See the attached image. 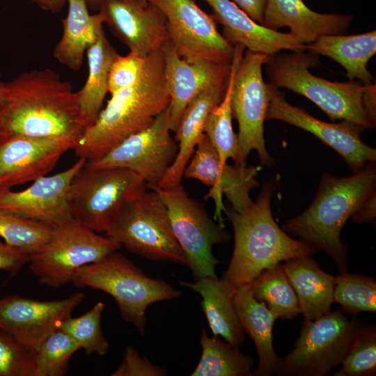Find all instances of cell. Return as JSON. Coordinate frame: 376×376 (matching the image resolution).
Listing matches in <instances>:
<instances>
[{"label":"cell","instance_id":"obj_1","mask_svg":"<svg viewBox=\"0 0 376 376\" xmlns=\"http://www.w3.org/2000/svg\"><path fill=\"white\" fill-rule=\"evenodd\" d=\"M87 127L77 92L56 71L33 69L5 82L2 136L61 139L74 146Z\"/></svg>","mask_w":376,"mask_h":376},{"label":"cell","instance_id":"obj_2","mask_svg":"<svg viewBox=\"0 0 376 376\" xmlns=\"http://www.w3.org/2000/svg\"><path fill=\"white\" fill-rule=\"evenodd\" d=\"M169 103L162 48L147 57L134 84L111 95L72 150L88 162L97 161L130 136L150 127Z\"/></svg>","mask_w":376,"mask_h":376},{"label":"cell","instance_id":"obj_3","mask_svg":"<svg viewBox=\"0 0 376 376\" xmlns=\"http://www.w3.org/2000/svg\"><path fill=\"white\" fill-rule=\"evenodd\" d=\"M370 162L348 177L325 173L311 205L287 221L283 230L308 245L324 251L339 271L347 272V246L340 232L352 215L376 194V167Z\"/></svg>","mask_w":376,"mask_h":376},{"label":"cell","instance_id":"obj_4","mask_svg":"<svg viewBox=\"0 0 376 376\" xmlns=\"http://www.w3.org/2000/svg\"><path fill=\"white\" fill-rule=\"evenodd\" d=\"M274 180L264 183L253 205L238 212L226 209L234 231V249L222 279L233 288L249 284L263 271L282 261L311 256L313 251L301 240L290 237L275 221L271 199Z\"/></svg>","mask_w":376,"mask_h":376},{"label":"cell","instance_id":"obj_5","mask_svg":"<svg viewBox=\"0 0 376 376\" xmlns=\"http://www.w3.org/2000/svg\"><path fill=\"white\" fill-rule=\"evenodd\" d=\"M320 62L318 54L304 51L276 53L265 63L270 84L302 95L331 120H347L373 129L376 123V86L359 81H330L316 77L309 68Z\"/></svg>","mask_w":376,"mask_h":376},{"label":"cell","instance_id":"obj_6","mask_svg":"<svg viewBox=\"0 0 376 376\" xmlns=\"http://www.w3.org/2000/svg\"><path fill=\"white\" fill-rule=\"evenodd\" d=\"M72 283L77 288L100 290L113 297L121 318L133 324L142 336L145 334L147 308L181 295L166 281L146 275L117 251L79 268Z\"/></svg>","mask_w":376,"mask_h":376},{"label":"cell","instance_id":"obj_7","mask_svg":"<svg viewBox=\"0 0 376 376\" xmlns=\"http://www.w3.org/2000/svg\"><path fill=\"white\" fill-rule=\"evenodd\" d=\"M146 190V181L130 169L93 167L86 162L71 181L68 203L76 221L105 233L123 207Z\"/></svg>","mask_w":376,"mask_h":376},{"label":"cell","instance_id":"obj_8","mask_svg":"<svg viewBox=\"0 0 376 376\" xmlns=\"http://www.w3.org/2000/svg\"><path fill=\"white\" fill-rule=\"evenodd\" d=\"M362 320L349 318L340 310L329 311L302 324L295 348L280 359L276 374L281 376H322L341 363Z\"/></svg>","mask_w":376,"mask_h":376},{"label":"cell","instance_id":"obj_9","mask_svg":"<svg viewBox=\"0 0 376 376\" xmlns=\"http://www.w3.org/2000/svg\"><path fill=\"white\" fill-rule=\"evenodd\" d=\"M104 235L150 260L187 265L167 208L152 189L127 204Z\"/></svg>","mask_w":376,"mask_h":376},{"label":"cell","instance_id":"obj_10","mask_svg":"<svg viewBox=\"0 0 376 376\" xmlns=\"http://www.w3.org/2000/svg\"><path fill=\"white\" fill-rule=\"evenodd\" d=\"M121 246L72 220L52 228L48 240L30 255V269L42 285L59 288L72 283L81 267L97 262Z\"/></svg>","mask_w":376,"mask_h":376},{"label":"cell","instance_id":"obj_11","mask_svg":"<svg viewBox=\"0 0 376 376\" xmlns=\"http://www.w3.org/2000/svg\"><path fill=\"white\" fill-rule=\"evenodd\" d=\"M147 188L155 191L166 205L173 232L195 280L217 278L215 267L219 262L212 253V247L229 240L224 227L210 219L181 183L169 189L152 185H147Z\"/></svg>","mask_w":376,"mask_h":376},{"label":"cell","instance_id":"obj_12","mask_svg":"<svg viewBox=\"0 0 376 376\" xmlns=\"http://www.w3.org/2000/svg\"><path fill=\"white\" fill-rule=\"evenodd\" d=\"M270 55L246 50L236 71L231 95L233 117L238 123V140L246 158L256 150L263 166L270 167L274 159L269 155L264 139V122L274 92L278 89L265 83L262 66Z\"/></svg>","mask_w":376,"mask_h":376},{"label":"cell","instance_id":"obj_13","mask_svg":"<svg viewBox=\"0 0 376 376\" xmlns=\"http://www.w3.org/2000/svg\"><path fill=\"white\" fill-rule=\"evenodd\" d=\"M164 14L169 40L188 63L202 61L230 65L234 45L217 30L212 15L194 0H150Z\"/></svg>","mask_w":376,"mask_h":376},{"label":"cell","instance_id":"obj_14","mask_svg":"<svg viewBox=\"0 0 376 376\" xmlns=\"http://www.w3.org/2000/svg\"><path fill=\"white\" fill-rule=\"evenodd\" d=\"M171 131L168 107L150 127L130 136L99 160L86 164L93 167L126 168L139 175L147 185L159 186L178 152Z\"/></svg>","mask_w":376,"mask_h":376},{"label":"cell","instance_id":"obj_15","mask_svg":"<svg viewBox=\"0 0 376 376\" xmlns=\"http://www.w3.org/2000/svg\"><path fill=\"white\" fill-rule=\"evenodd\" d=\"M260 167L246 164L221 166L217 150L204 134L187 164L183 178L196 179L211 187L206 198H212L216 204L214 220L224 226L221 212L225 211L221 196L224 194L232 208L241 212L251 207L250 191L259 186L256 179Z\"/></svg>","mask_w":376,"mask_h":376},{"label":"cell","instance_id":"obj_16","mask_svg":"<svg viewBox=\"0 0 376 376\" xmlns=\"http://www.w3.org/2000/svg\"><path fill=\"white\" fill-rule=\"evenodd\" d=\"M79 292L61 299L40 301L19 295L0 299V329L35 351L84 299Z\"/></svg>","mask_w":376,"mask_h":376},{"label":"cell","instance_id":"obj_17","mask_svg":"<svg viewBox=\"0 0 376 376\" xmlns=\"http://www.w3.org/2000/svg\"><path fill=\"white\" fill-rule=\"evenodd\" d=\"M84 158L56 174L43 176L22 191L0 189V211L40 221L52 228L75 220L68 194L75 175L86 164Z\"/></svg>","mask_w":376,"mask_h":376},{"label":"cell","instance_id":"obj_18","mask_svg":"<svg viewBox=\"0 0 376 376\" xmlns=\"http://www.w3.org/2000/svg\"><path fill=\"white\" fill-rule=\"evenodd\" d=\"M265 120H281L313 134L340 155L354 172L376 160L375 148L361 139L363 127L347 120L330 123L317 119L303 108L290 104L278 89L269 102Z\"/></svg>","mask_w":376,"mask_h":376},{"label":"cell","instance_id":"obj_19","mask_svg":"<svg viewBox=\"0 0 376 376\" xmlns=\"http://www.w3.org/2000/svg\"><path fill=\"white\" fill-rule=\"evenodd\" d=\"M98 12L130 53L146 58L169 40L166 18L150 1L102 0Z\"/></svg>","mask_w":376,"mask_h":376},{"label":"cell","instance_id":"obj_20","mask_svg":"<svg viewBox=\"0 0 376 376\" xmlns=\"http://www.w3.org/2000/svg\"><path fill=\"white\" fill-rule=\"evenodd\" d=\"M72 143L19 136L0 139V189H9L47 175Z\"/></svg>","mask_w":376,"mask_h":376},{"label":"cell","instance_id":"obj_21","mask_svg":"<svg viewBox=\"0 0 376 376\" xmlns=\"http://www.w3.org/2000/svg\"><path fill=\"white\" fill-rule=\"evenodd\" d=\"M162 51L165 83L170 97V126L175 132L188 104L205 88L228 80L230 65L207 61L188 63L177 54L170 40Z\"/></svg>","mask_w":376,"mask_h":376},{"label":"cell","instance_id":"obj_22","mask_svg":"<svg viewBox=\"0 0 376 376\" xmlns=\"http://www.w3.org/2000/svg\"><path fill=\"white\" fill-rule=\"evenodd\" d=\"M212 9L214 21L223 26V36L232 45L273 55L281 50L304 51L306 45L290 33L273 31L253 20L230 0H204Z\"/></svg>","mask_w":376,"mask_h":376},{"label":"cell","instance_id":"obj_23","mask_svg":"<svg viewBox=\"0 0 376 376\" xmlns=\"http://www.w3.org/2000/svg\"><path fill=\"white\" fill-rule=\"evenodd\" d=\"M352 20L351 15L316 13L302 0H267L263 24L278 31L287 26L303 44H311L322 36L343 35Z\"/></svg>","mask_w":376,"mask_h":376},{"label":"cell","instance_id":"obj_24","mask_svg":"<svg viewBox=\"0 0 376 376\" xmlns=\"http://www.w3.org/2000/svg\"><path fill=\"white\" fill-rule=\"evenodd\" d=\"M228 81L229 79L205 88L186 107L175 132L174 139L178 143V152L159 185L160 188L169 189L181 183L184 170L204 134L206 119L224 99Z\"/></svg>","mask_w":376,"mask_h":376},{"label":"cell","instance_id":"obj_25","mask_svg":"<svg viewBox=\"0 0 376 376\" xmlns=\"http://www.w3.org/2000/svg\"><path fill=\"white\" fill-rule=\"evenodd\" d=\"M234 304L241 326L252 338L258 354V365L252 375L276 374L280 358L273 347V326L278 318L266 306L253 295L249 284L236 288Z\"/></svg>","mask_w":376,"mask_h":376},{"label":"cell","instance_id":"obj_26","mask_svg":"<svg viewBox=\"0 0 376 376\" xmlns=\"http://www.w3.org/2000/svg\"><path fill=\"white\" fill-rule=\"evenodd\" d=\"M283 265L306 320H313L331 310L335 277L322 271L311 256L293 258Z\"/></svg>","mask_w":376,"mask_h":376},{"label":"cell","instance_id":"obj_27","mask_svg":"<svg viewBox=\"0 0 376 376\" xmlns=\"http://www.w3.org/2000/svg\"><path fill=\"white\" fill-rule=\"evenodd\" d=\"M179 282L201 296V305L213 336H220L236 347L243 343L244 330L234 304V288L223 279L212 277L201 278L194 282Z\"/></svg>","mask_w":376,"mask_h":376},{"label":"cell","instance_id":"obj_28","mask_svg":"<svg viewBox=\"0 0 376 376\" xmlns=\"http://www.w3.org/2000/svg\"><path fill=\"white\" fill-rule=\"evenodd\" d=\"M66 17L62 19L63 33L53 51L54 58L72 71L82 66L87 49L103 28L100 12L91 15L86 0H67Z\"/></svg>","mask_w":376,"mask_h":376},{"label":"cell","instance_id":"obj_29","mask_svg":"<svg viewBox=\"0 0 376 376\" xmlns=\"http://www.w3.org/2000/svg\"><path fill=\"white\" fill-rule=\"evenodd\" d=\"M306 49L338 62L346 70L349 80L358 79L363 84L368 85L374 79L367 65L376 53L375 30L350 36H324L306 45Z\"/></svg>","mask_w":376,"mask_h":376},{"label":"cell","instance_id":"obj_30","mask_svg":"<svg viewBox=\"0 0 376 376\" xmlns=\"http://www.w3.org/2000/svg\"><path fill=\"white\" fill-rule=\"evenodd\" d=\"M88 73L79 91L78 101L81 116L88 127L97 120L108 93V79L111 64L119 55L107 40L104 29L86 50Z\"/></svg>","mask_w":376,"mask_h":376},{"label":"cell","instance_id":"obj_31","mask_svg":"<svg viewBox=\"0 0 376 376\" xmlns=\"http://www.w3.org/2000/svg\"><path fill=\"white\" fill-rule=\"evenodd\" d=\"M245 47L234 45V54L230 64V72L226 92L221 103L208 115L204 125V134L217 152L221 166L232 159L235 164H246L237 134L232 125L231 95L234 78L243 56Z\"/></svg>","mask_w":376,"mask_h":376},{"label":"cell","instance_id":"obj_32","mask_svg":"<svg viewBox=\"0 0 376 376\" xmlns=\"http://www.w3.org/2000/svg\"><path fill=\"white\" fill-rule=\"evenodd\" d=\"M202 347L201 359L191 376H249L254 359L242 353L238 347L217 336L210 337L203 329L199 339Z\"/></svg>","mask_w":376,"mask_h":376},{"label":"cell","instance_id":"obj_33","mask_svg":"<svg viewBox=\"0 0 376 376\" xmlns=\"http://www.w3.org/2000/svg\"><path fill=\"white\" fill-rule=\"evenodd\" d=\"M253 297L283 320L295 318L300 312L298 299L285 272L278 264L263 271L250 283Z\"/></svg>","mask_w":376,"mask_h":376},{"label":"cell","instance_id":"obj_34","mask_svg":"<svg viewBox=\"0 0 376 376\" xmlns=\"http://www.w3.org/2000/svg\"><path fill=\"white\" fill-rule=\"evenodd\" d=\"M334 302L342 311L357 315L376 311V283L374 278L347 272L335 277Z\"/></svg>","mask_w":376,"mask_h":376},{"label":"cell","instance_id":"obj_35","mask_svg":"<svg viewBox=\"0 0 376 376\" xmlns=\"http://www.w3.org/2000/svg\"><path fill=\"white\" fill-rule=\"evenodd\" d=\"M80 348L68 334L58 329L34 351L33 376H63L72 356Z\"/></svg>","mask_w":376,"mask_h":376},{"label":"cell","instance_id":"obj_36","mask_svg":"<svg viewBox=\"0 0 376 376\" xmlns=\"http://www.w3.org/2000/svg\"><path fill=\"white\" fill-rule=\"evenodd\" d=\"M104 308L105 304L98 301L84 314L76 318L68 317L63 322L60 329L72 337L86 354L103 356L109 349V343L101 329Z\"/></svg>","mask_w":376,"mask_h":376},{"label":"cell","instance_id":"obj_37","mask_svg":"<svg viewBox=\"0 0 376 376\" xmlns=\"http://www.w3.org/2000/svg\"><path fill=\"white\" fill-rule=\"evenodd\" d=\"M52 229L44 223L0 211V237L29 256L48 240Z\"/></svg>","mask_w":376,"mask_h":376},{"label":"cell","instance_id":"obj_38","mask_svg":"<svg viewBox=\"0 0 376 376\" xmlns=\"http://www.w3.org/2000/svg\"><path fill=\"white\" fill-rule=\"evenodd\" d=\"M336 376H373L376 373V329L361 328L341 362Z\"/></svg>","mask_w":376,"mask_h":376},{"label":"cell","instance_id":"obj_39","mask_svg":"<svg viewBox=\"0 0 376 376\" xmlns=\"http://www.w3.org/2000/svg\"><path fill=\"white\" fill-rule=\"evenodd\" d=\"M34 351L0 329V376H33Z\"/></svg>","mask_w":376,"mask_h":376},{"label":"cell","instance_id":"obj_40","mask_svg":"<svg viewBox=\"0 0 376 376\" xmlns=\"http://www.w3.org/2000/svg\"><path fill=\"white\" fill-rule=\"evenodd\" d=\"M147 57L143 58L132 53L126 56L119 54L113 61L110 68L108 93L112 95L134 84L143 72Z\"/></svg>","mask_w":376,"mask_h":376},{"label":"cell","instance_id":"obj_41","mask_svg":"<svg viewBox=\"0 0 376 376\" xmlns=\"http://www.w3.org/2000/svg\"><path fill=\"white\" fill-rule=\"evenodd\" d=\"M167 370L164 367L153 364L148 358L140 355L134 347L125 348L121 363L112 376H164Z\"/></svg>","mask_w":376,"mask_h":376},{"label":"cell","instance_id":"obj_42","mask_svg":"<svg viewBox=\"0 0 376 376\" xmlns=\"http://www.w3.org/2000/svg\"><path fill=\"white\" fill-rule=\"evenodd\" d=\"M29 261V254L0 241V270L14 275Z\"/></svg>","mask_w":376,"mask_h":376},{"label":"cell","instance_id":"obj_43","mask_svg":"<svg viewBox=\"0 0 376 376\" xmlns=\"http://www.w3.org/2000/svg\"><path fill=\"white\" fill-rule=\"evenodd\" d=\"M253 20L263 24L264 12L267 0H233Z\"/></svg>","mask_w":376,"mask_h":376},{"label":"cell","instance_id":"obj_44","mask_svg":"<svg viewBox=\"0 0 376 376\" xmlns=\"http://www.w3.org/2000/svg\"><path fill=\"white\" fill-rule=\"evenodd\" d=\"M376 194L368 198L352 215V220L357 224L372 221L376 216Z\"/></svg>","mask_w":376,"mask_h":376},{"label":"cell","instance_id":"obj_45","mask_svg":"<svg viewBox=\"0 0 376 376\" xmlns=\"http://www.w3.org/2000/svg\"><path fill=\"white\" fill-rule=\"evenodd\" d=\"M40 9L50 12L52 13H58L61 11L67 0H31Z\"/></svg>","mask_w":376,"mask_h":376},{"label":"cell","instance_id":"obj_46","mask_svg":"<svg viewBox=\"0 0 376 376\" xmlns=\"http://www.w3.org/2000/svg\"><path fill=\"white\" fill-rule=\"evenodd\" d=\"M88 9L98 11L102 0H86Z\"/></svg>","mask_w":376,"mask_h":376},{"label":"cell","instance_id":"obj_47","mask_svg":"<svg viewBox=\"0 0 376 376\" xmlns=\"http://www.w3.org/2000/svg\"><path fill=\"white\" fill-rule=\"evenodd\" d=\"M5 81H2L0 74V103L3 100V90H4Z\"/></svg>","mask_w":376,"mask_h":376},{"label":"cell","instance_id":"obj_48","mask_svg":"<svg viewBox=\"0 0 376 376\" xmlns=\"http://www.w3.org/2000/svg\"><path fill=\"white\" fill-rule=\"evenodd\" d=\"M140 1H141L143 2H148L150 0H140Z\"/></svg>","mask_w":376,"mask_h":376},{"label":"cell","instance_id":"obj_49","mask_svg":"<svg viewBox=\"0 0 376 376\" xmlns=\"http://www.w3.org/2000/svg\"><path fill=\"white\" fill-rule=\"evenodd\" d=\"M1 136H2V134H1V128H0V139L1 138Z\"/></svg>","mask_w":376,"mask_h":376}]
</instances>
